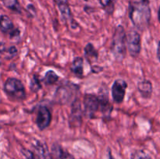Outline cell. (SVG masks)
<instances>
[{"label": "cell", "instance_id": "22", "mask_svg": "<svg viewBox=\"0 0 160 159\" xmlns=\"http://www.w3.org/2000/svg\"><path fill=\"white\" fill-rule=\"evenodd\" d=\"M100 3L105 8L113 6H112V0H100Z\"/></svg>", "mask_w": 160, "mask_h": 159}, {"label": "cell", "instance_id": "9", "mask_svg": "<svg viewBox=\"0 0 160 159\" xmlns=\"http://www.w3.org/2000/svg\"><path fill=\"white\" fill-rule=\"evenodd\" d=\"M0 30L4 34H9L11 38L18 37L20 36L19 29L14 27L12 20L6 15H2L0 17Z\"/></svg>", "mask_w": 160, "mask_h": 159}, {"label": "cell", "instance_id": "11", "mask_svg": "<svg viewBox=\"0 0 160 159\" xmlns=\"http://www.w3.org/2000/svg\"><path fill=\"white\" fill-rule=\"evenodd\" d=\"M34 147L36 151V155H37L38 159H52V155L48 151V147L45 143L37 140L34 143Z\"/></svg>", "mask_w": 160, "mask_h": 159}, {"label": "cell", "instance_id": "8", "mask_svg": "<svg viewBox=\"0 0 160 159\" xmlns=\"http://www.w3.org/2000/svg\"><path fill=\"white\" fill-rule=\"evenodd\" d=\"M52 120V114L49 109L46 106H41L39 108L36 117V124L38 127L41 129H46L50 125Z\"/></svg>", "mask_w": 160, "mask_h": 159}, {"label": "cell", "instance_id": "3", "mask_svg": "<svg viewBox=\"0 0 160 159\" xmlns=\"http://www.w3.org/2000/svg\"><path fill=\"white\" fill-rule=\"evenodd\" d=\"M4 91L10 98L21 101L26 98V90L23 84L17 78H9L4 84Z\"/></svg>", "mask_w": 160, "mask_h": 159}, {"label": "cell", "instance_id": "16", "mask_svg": "<svg viewBox=\"0 0 160 159\" xmlns=\"http://www.w3.org/2000/svg\"><path fill=\"white\" fill-rule=\"evenodd\" d=\"M58 80H59V76L52 70H48L45 73L43 81L47 85H53L57 82Z\"/></svg>", "mask_w": 160, "mask_h": 159}, {"label": "cell", "instance_id": "10", "mask_svg": "<svg viewBox=\"0 0 160 159\" xmlns=\"http://www.w3.org/2000/svg\"><path fill=\"white\" fill-rule=\"evenodd\" d=\"M81 122H82V110H81V101L78 98H76L72 104L70 124L72 127H78L81 124Z\"/></svg>", "mask_w": 160, "mask_h": 159}, {"label": "cell", "instance_id": "24", "mask_svg": "<svg viewBox=\"0 0 160 159\" xmlns=\"http://www.w3.org/2000/svg\"><path fill=\"white\" fill-rule=\"evenodd\" d=\"M157 57L159 59V62H160V41L158 44V48H157Z\"/></svg>", "mask_w": 160, "mask_h": 159}, {"label": "cell", "instance_id": "20", "mask_svg": "<svg viewBox=\"0 0 160 159\" xmlns=\"http://www.w3.org/2000/svg\"><path fill=\"white\" fill-rule=\"evenodd\" d=\"M31 89L32 91L37 92L38 90H40L42 88V85L40 84V81L38 79V77L36 76H34V77L32 78V80H31Z\"/></svg>", "mask_w": 160, "mask_h": 159}, {"label": "cell", "instance_id": "21", "mask_svg": "<svg viewBox=\"0 0 160 159\" xmlns=\"http://www.w3.org/2000/svg\"><path fill=\"white\" fill-rule=\"evenodd\" d=\"M7 52H8V55H9L8 59H12V58H13L14 56H16V55L17 54V49L16 48V47L12 46L10 47V48H8Z\"/></svg>", "mask_w": 160, "mask_h": 159}, {"label": "cell", "instance_id": "2", "mask_svg": "<svg viewBox=\"0 0 160 159\" xmlns=\"http://www.w3.org/2000/svg\"><path fill=\"white\" fill-rule=\"evenodd\" d=\"M111 51L118 61H121L124 58L126 54V34L122 26H118L116 29L112 37Z\"/></svg>", "mask_w": 160, "mask_h": 159}, {"label": "cell", "instance_id": "17", "mask_svg": "<svg viewBox=\"0 0 160 159\" xmlns=\"http://www.w3.org/2000/svg\"><path fill=\"white\" fill-rule=\"evenodd\" d=\"M5 6L16 12H20V6L18 0H3Z\"/></svg>", "mask_w": 160, "mask_h": 159}, {"label": "cell", "instance_id": "14", "mask_svg": "<svg viewBox=\"0 0 160 159\" xmlns=\"http://www.w3.org/2000/svg\"><path fill=\"white\" fill-rule=\"evenodd\" d=\"M52 154L56 157L60 159H75L71 154L67 151H63L60 146L57 144H54L52 146Z\"/></svg>", "mask_w": 160, "mask_h": 159}, {"label": "cell", "instance_id": "1", "mask_svg": "<svg viewBox=\"0 0 160 159\" xmlns=\"http://www.w3.org/2000/svg\"><path fill=\"white\" fill-rule=\"evenodd\" d=\"M129 17L136 28L141 31L146 29L151 19L148 0H130Z\"/></svg>", "mask_w": 160, "mask_h": 159}, {"label": "cell", "instance_id": "26", "mask_svg": "<svg viewBox=\"0 0 160 159\" xmlns=\"http://www.w3.org/2000/svg\"><path fill=\"white\" fill-rule=\"evenodd\" d=\"M109 159H113V157H112V154H111V153H110V152H109Z\"/></svg>", "mask_w": 160, "mask_h": 159}, {"label": "cell", "instance_id": "13", "mask_svg": "<svg viewBox=\"0 0 160 159\" xmlns=\"http://www.w3.org/2000/svg\"><path fill=\"white\" fill-rule=\"evenodd\" d=\"M84 53H85L86 59L88 60L89 62H95L98 59V53L97 50L95 49L93 45L88 43L84 48Z\"/></svg>", "mask_w": 160, "mask_h": 159}, {"label": "cell", "instance_id": "15", "mask_svg": "<svg viewBox=\"0 0 160 159\" xmlns=\"http://www.w3.org/2000/svg\"><path fill=\"white\" fill-rule=\"evenodd\" d=\"M83 59L81 57H76L73 59L71 65V70L75 75L80 76L83 74L84 68H83Z\"/></svg>", "mask_w": 160, "mask_h": 159}, {"label": "cell", "instance_id": "7", "mask_svg": "<svg viewBox=\"0 0 160 159\" xmlns=\"http://www.w3.org/2000/svg\"><path fill=\"white\" fill-rule=\"evenodd\" d=\"M127 87H128V84L126 81L122 79L117 80L113 83L112 86V97L116 103L120 104L123 102L126 94Z\"/></svg>", "mask_w": 160, "mask_h": 159}, {"label": "cell", "instance_id": "25", "mask_svg": "<svg viewBox=\"0 0 160 159\" xmlns=\"http://www.w3.org/2000/svg\"><path fill=\"white\" fill-rule=\"evenodd\" d=\"M158 17H159V20L160 22V7H159V12H158Z\"/></svg>", "mask_w": 160, "mask_h": 159}, {"label": "cell", "instance_id": "4", "mask_svg": "<svg viewBox=\"0 0 160 159\" xmlns=\"http://www.w3.org/2000/svg\"><path fill=\"white\" fill-rule=\"evenodd\" d=\"M78 91L79 87L78 85L67 82L58 87L55 94V100L60 104H67L73 99Z\"/></svg>", "mask_w": 160, "mask_h": 159}, {"label": "cell", "instance_id": "18", "mask_svg": "<svg viewBox=\"0 0 160 159\" xmlns=\"http://www.w3.org/2000/svg\"><path fill=\"white\" fill-rule=\"evenodd\" d=\"M59 9L60 10L61 14H62V17L65 20H69L71 16V12H70V6H69L68 3H62V4L58 5Z\"/></svg>", "mask_w": 160, "mask_h": 159}, {"label": "cell", "instance_id": "6", "mask_svg": "<svg viewBox=\"0 0 160 159\" xmlns=\"http://www.w3.org/2000/svg\"><path fill=\"white\" fill-rule=\"evenodd\" d=\"M84 114L88 118H93L95 113L98 111L100 101L98 97L94 94H88L84 98Z\"/></svg>", "mask_w": 160, "mask_h": 159}, {"label": "cell", "instance_id": "5", "mask_svg": "<svg viewBox=\"0 0 160 159\" xmlns=\"http://www.w3.org/2000/svg\"><path fill=\"white\" fill-rule=\"evenodd\" d=\"M126 44L128 51L133 57H137L141 52V36L136 31H131L126 35Z\"/></svg>", "mask_w": 160, "mask_h": 159}, {"label": "cell", "instance_id": "19", "mask_svg": "<svg viewBox=\"0 0 160 159\" xmlns=\"http://www.w3.org/2000/svg\"><path fill=\"white\" fill-rule=\"evenodd\" d=\"M131 159H152L147 153L142 150H137L131 154Z\"/></svg>", "mask_w": 160, "mask_h": 159}, {"label": "cell", "instance_id": "12", "mask_svg": "<svg viewBox=\"0 0 160 159\" xmlns=\"http://www.w3.org/2000/svg\"><path fill=\"white\" fill-rule=\"evenodd\" d=\"M138 89L142 96L145 98H149L152 94V85L148 80L140 81L138 84Z\"/></svg>", "mask_w": 160, "mask_h": 159}, {"label": "cell", "instance_id": "23", "mask_svg": "<svg viewBox=\"0 0 160 159\" xmlns=\"http://www.w3.org/2000/svg\"><path fill=\"white\" fill-rule=\"evenodd\" d=\"M57 5L62 4V3H68V0H55Z\"/></svg>", "mask_w": 160, "mask_h": 159}]
</instances>
